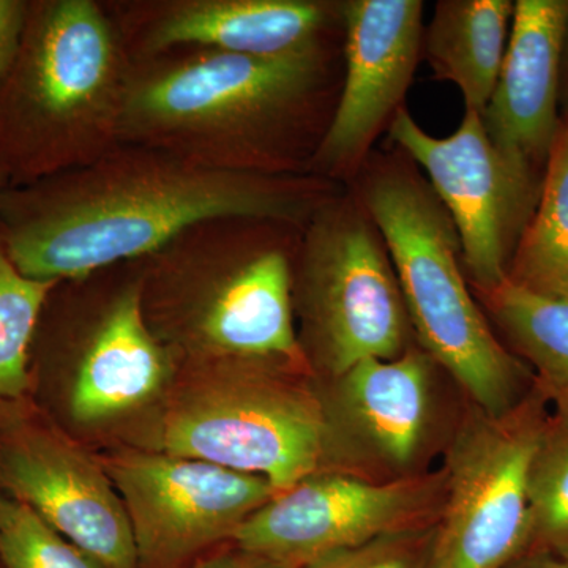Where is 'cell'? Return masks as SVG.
Masks as SVG:
<instances>
[{"label":"cell","instance_id":"cell-13","mask_svg":"<svg viewBox=\"0 0 568 568\" xmlns=\"http://www.w3.org/2000/svg\"><path fill=\"white\" fill-rule=\"evenodd\" d=\"M132 61L173 50L282 55L327 40L324 0H104Z\"/></svg>","mask_w":568,"mask_h":568},{"label":"cell","instance_id":"cell-28","mask_svg":"<svg viewBox=\"0 0 568 568\" xmlns=\"http://www.w3.org/2000/svg\"><path fill=\"white\" fill-rule=\"evenodd\" d=\"M532 568H568V556L567 558L548 559L544 562L537 564Z\"/></svg>","mask_w":568,"mask_h":568},{"label":"cell","instance_id":"cell-19","mask_svg":"<svg viewBox=\"0 0 568 568\" xmlns=\"http://www.w3.org/2000/svg\"><path fill=\"white\" fill-rule=\"evenodd\" d=\"M507 280L534 293L568 297V119L547 159L537 207L526 224Z\"/></svg>","mask_w":568,"mask_h":568},{"label":"cell","instance_id":"cell-20","mask_svg":"<svg viewBox=\"0 0 568 568\" xmlns=\"http://www.w3.org/2000/svg\"><path fill=\"white\" fill-rule=\"evenodd\" d=\"M474 291L544 386L568 402V297L534 293L510 280Z\"/></svg>","mask_w":568,"mask_h":568},{"label":"cell","instance_id":"cell-18","mask_svg":"<svg viewBox=\"0 0 568 568\" xmlns=\"http://www.w3.org/2000/svg\"><path fill=\"white\" fill-rule=\"evenodd\" d=\"M510 0H439L424 33L435 80L457 85L466 111L484 114L510 39Z\"/></svg>","mask_w":568,"mask_h":568},{"label":"cell","instance_id":"cell-11","mask_svg":"<svg viewBox=\"0 0 568 568\" xmlns=\"http://www.w3.org/2000/svg\"><path fill=\"white\" fill-rule=\"evenodd\" d=\"M440 491L435 477L373 481L317 473L272 497L234 534L237 547L286 568L396 530L418 528Z\"/></svg>","mask_w":568,"mask_h":568},{"label":"cell","instance_id":"cell-10","mask_svg":"<svg viewBox=\"0 0 568 568\" xmlns=\"http://www.w3.org/2000/svg\"><path fill=\"white\" fill-rule=\"evenodd\" d=\"M132 523L140 568H174L233 538L276 495L264 478L201 459L123 454L103 465Z\"/></svg>","mask_w":568,"mask_h":568},{"label":"cell","instance_id":"cell-12","mask_svg":"<svg viewBox=\"0 0 568 568\" xmlns=\"http://www.w3.org/2000/svg\"><path fill=\"white\" fill-rule=\"evenodd\" d=\"M345 78L308 174L338 182L357 173L373 142L402 110L424 44L420 0H347Z\"/></svg>","mask_w":568,"mask_h":568},{"label":"cell","instance_id":"cell-6","mask_svg":"<svg viewBox=\"0 0 568 568\" xmlns=\"http://www.w3.org/2000/svg\"><path fill=\"white\" fill-rule=\"evenodd\" d=\"M216 361L164 417L163 454L264 478L276 495L320 473L336 429L316 396L272 373L275 362Z\"/></svg>","mask_w":568,"mask_h":568},{"label":"cell","instance_id":"cell-9","mask_svg":"<svg viewBox=\"0 0 568 568\" xmlns=\"http://www.w3.org/2000/svg\"><path fill=\"white\" fill-rule=\"evenodd\" d=\"M388 134L425 170L433 192L454 220L463 267L474 290L506 282L511 256L532 216V175L504 159L476 111H465L458 129L440 140L402 108Z\"/></svg>","mask_w":568,"mask_h":568},{"label":"cell","instance_id":"cell-14","mask_svg":"<svg viewBox=\"0 0 568 568\" xmlns=\"http://www.w3.org/2000/svg\"><path fill=\"white\" fill-rule=\"evenodd\" d=\"M0 480L103 568H140L121 495L69 440L40 428L14 432L0 448Z\"/></svg>","mask_w":568,"mask_h":568},{"label":"cell","instance_id":"cell-22","mask_svg":"<svg viewBox=\"0 0 568 568\" xmlns=\"http://www.w3.org/2000/svg\"><path fill=\"white\" fill-rule=\"evenodd\" d=\"M532 544L568 556V402L548 417L529 473Z\"/></svg>","mask_w":568,"mask_h":568},{"label":"cell","instance_id":"cell-26","mask_svg":"<svg viewBox=\"0 0 568 568\" xmlns=\"http://www.w3.org/2000/svg\"><path fill=\"white\" fill-rule=\"evenodd\" d=\"M192 568H286L274 562V560L254 555L239 548L237 551L226 552V555L215 556V558L204 560Z\"/></svg>","mask_w":568,"mask_h":568},{"label":"cell","instance_id":"cell-29","mask_svg":"<svg viewBox=\"0 0 568 568\" xmlns=\"http://www.w3.org/2000/svg\"><path fill=\"white\" fill-rule=\"evenodd\" d=\"M7 189H9V183H7L6 178L0 173V194H2L3 190Z\"/></svg>","mask_w":568,"mask_h":568},{"label":"cell","instance_id":"cell-16","mask_svg":"<svg viewBox=\"0 0 568 568\" xmlns=\"http://www.w3.org/2000/svg\"><path fill=\"white\" fill-rule=\"evenodd\" d=\"M567 31L568 0L515 2L506 58L481 121L497 151L526 174L547 162L559 132Z\"/></svg>","mask_w":568,"mask_h":568},{"label":"cell","instance_id":"cell-21","mask_svg":"<svg viewBox=\"0 0 568 568\" xmlns=\"http://www.w3.org/2000/svg\"><path fill=\"white\" fill-rule=\"evenodd\" d=\"M58 283L21 274L0 234V402L18 398L29 386L33 336Z\"/></svg>","mask_w":568,"mask_h":568},{"label":"cell","instance_id":"cell-5","mask_svg":"<svg viewBox=\"0 0 568 568\" xmlns=\"http://www.w3.org/2000/svg\"><path fill=\"white\" fill-rule=\"evenodd\" d=\"M364 205L387 246L422 349L481 413L503 416L517 406L521 366L469 293L457 227L432 185L409 168H387L369 178Z\"/></svg>","mask_w":568,"mask_h":568},{"label":"cell","instance_id":"cell-15","mask_svg":"<svg viewBox=\"0 0 568 568\" xmlns=\"http://www.w3.org/2000/svg\"><path fill=\"white\" fill-rule=\"evenodd\" d=\"M100 294L77 342L71 414L82 424L122 416L151 402L170 354L153 334L142 306L140 261L99 271Z\"/></svg>","mask_w":568,"mask_h":568},{"label":"cell","instance_id":"cell-4","mask_svg":"<svg viewBox=\"0 0 568 568\" xmlns=\"http://www.w3.org/2000/svg\"><path fill=\"white\" fill-rule=\"evenodd\" d=\"M301 231L223 216L193 224L142 257V306L153 334L211 358L304 364L294 325Z\"/></svg>","mask_w":568,"mask_h":568},{"label":"cell","instance_id":"cell-2","mask_svg":"<svg viewBox=\"0 0 568 568\" xmlns=\"http://www.w3.org/2000/svg\"><path fill=\"white\" fill-rule=\"evenodd\" d=\"M331 92L327 40L282 55L166 51L132 61L122 142L230 173L304 175Z\"/></svg>","mask_w":568,"mask_h":568},{"label":"cell","instance_id":"cell-7","mask_svg":"<svg viewBox=\"0 0 568 568\" xmlns=\"http://www.w3.org/2000/svg\"><path fill=\"white\" fill-rule=\"evenodd\" d=\"M295 301L313 351L334 377L407 349L409 316L387 246L368 212L339 193L302 227Z\"/></svg>","mask_w":568,"mask_h":568},{"label":"cell","instance_id":"cell-1","mask_svg":"<svg viewBox=\"0 0 568 568\" xmlns=\"http://www.w3.org/2000/svg\"><path fill=\"white\" fill-rule=\"evenodd\" d=\"M336 194L312 174L230 173L122 142L97 162L3 190L0 234L21 274L65 282L142 260L207 220L304 227Z\"/></svg>","mask_w":568,"mask_h":568},{"label":"cell","instance_id":"cell-8","mask_svg":"<svg viewBox=\"0 0 568 568\" xmlns=\"http://www.w3.org/2000/svg\"><path fill=\"white\" fill-rule=\"evenodd\" d=\"M548 417L534 395L503 416L477 410L463 426L426 568H508L532 544L529 473Z\"/></svg>","mask_w":568,"mask_h":568},{"label":"cell","instance_id":"cell-17","mask_svg":"<svg viewBox=\"0 0 568 568\" xmlns=\"http://www.w3.org/2000/svg\"><path fill=\"white\" fill-rule=\"evenodd\" d=\"M433 365L422 347H407L398 357L351 366L335 377L334 426L381 465L413 466L432 426Z\"/></svg>","mask_w":568,"mask_h":568},{"label":"cell","instance_id":"cell-25","mask_svg":"<svg viewBox=\"0 0 568 568\" xmlns=\"http://www.w3.org/2000/svg\"><path fill=\"white\" fill-rule=\"evenodd\" d=\"M28 6L29 0H0V82L9 73L20 48Z\"/></svg>","mask_w":568,"mask_h":568},{"label":"cell","instance_id":"cell-27","mask_svg":"<svg viewBox=\"0 0 568 568\" xmlns=\"http://www.w3.org/2000/svg\"><path fill=\"white\" fill-rule=\"evenodd\" d=\"M559 100H562L564 110H566L568 115V31L566 47H564L562 70H560Z\"/></svg>","mask_w":568,"mask_h":568},{"label":"cell","instance_id":"cell-24","mask_svg":"<svg viewBox=\"0 0 568 568\" xmlns=\"http://www.w3.org/2000/svg\"><path fill=\"white\" fill-rule=\"evenodd\" d=\"M435 525L396 530L313 560L302 568H426Z\"/></svg>","mask_w":568,"mask_h":568},{"label":"cell","instance_id":"cell-23","mask_svg":"<svg viewBox=\"0 0 568 568\" xmlns=\"http://www.w3.org/2000/svg\"><path fill=\"white\" fill-rule=\"evenodd\" d=\"M0 559L6 568H103L52 529L28 504L3 496Z\"/></svg>","mask_w":568,"mask_h":568},{"label":"cell","instance_id":"cell-3","mask_svg":"<svg viewBox=\"0 0 568 568\" xmlns=\"http://www.w3.org/2000/svg\"><path fill=\"white\" fill-rule=\"evenodd\" d=\"M132 59L104 0H29L0 82V173L29 185L122 144Z\"/></svg>","mask_w":568,"mask_h":568}]
</instances>
